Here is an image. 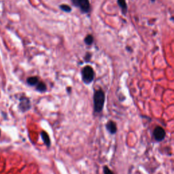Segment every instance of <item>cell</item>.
<instances>
[{
    "label": "cell",
    "mask_w": 174,
    "mask_h": 174,
    "mask_svg": "<svg viewBox=\"0 0 174 174\" xmlns=\"http://www.w3.org/2000/svg\"><path fill=\"white\" fill-rule=\"evenodd\" d=\"M36 90L40 93L46 92L47 90V87L46 84L43 82H39L36 85Z\"/></svg>",
    "instance_id": "cell-9"
},
{
    "label": "cell",
    "mask_w": 174,
    "mask_h": 174,
    "mask_svg": "<svg viewBox=\"0 0 174 174\" xmlns=\"http://www.w3.org/2000/svg\"><path fill=\"white\" fill-rule=\"evenodd\" d=\"M106 101L105 93L101 90H96L93 96V103H94V112L95 113H100L103 111L104 103Z\"/></svg>",
    "instance_id": "cell-1"
},
{
    "label": "cell",
    "mask_w": 174,
    "mask_h": 174,
    "mask_svg": "<svg viewBox=\"0 0 174 174\" xmlns=\"http://www.w3.org/2000/svg\"><path fill=\"white\" fill-rule=\"evenodd\" d=\"M118 4H119V7L121 9V11L122 12V14L124 15H126L127 12V4L126 3L125 0H118L117 1Z\"/></svg>",
    "instance_id": "cell-8"
},
{
    "label": "cell",
    "mask_w": 174,
    "mask_h": 174,
    "mask_svg": "<svg viewBox=\"0 0 174 174\" xmlns=\"http://www.w3.org/2000/svg\"><path fill=\"white\" fill-rule=\"evenodd\" d=\"M39 82V78L36 76L29 77L27 80V82L30 86H36Z\"/></svg>",
    "instance_id": "cell-10"
},
{
    "label": "cell",
    "mask_w": 174,
    "mask_h": 174,
    "mask_svg": "<svg viewBox=\"0 0 174 174\" xmlns=\"http://www.w3.org/2000/svg\"><path fill=\"white\" fill-rule=\"evenodd\" d=\"M153 136L155 140L158 141V142H160V141H162L165 138L166 132L163 127H160V126H157L154 129Z\"/></svg>",
    "instance_id": "cell-4"
},
{
    "label": "cell",
    "mask_w": 174,
    "mask_h": 174,
    "mask_svg": "<svg viewBox=\"0 0 174 174\" xmlns=\"http://www.w3.org/2000/svg\"><path fill=\"white\" fill-rule=\"evenodd\" d=\"M103 173L104 174H114V173L111 171L108 166H104L103 167Z\"/></svg>",
    "instance_id": "cell-13"
},
{
    "label": "cell",
    "mask_w": 174,
    "mask_h": 174,
    "mask_svg": "<svg viewBox=\"0 0 174 174\" xmlns=\"http://www.w3.org/2000/svg\"><path fill=\"white\" fill-rule=\"evenodd\" d=\"M0 135H1V131H0Z\"/></svg>",
    "instance_id": "cell-14"
},
{
    "label": "cell",
    "mask_w": 174,
    "mask_h": 174,
    "mask_svg": "<svg viewBox=\"0 0 174 174\" xmlns=\"http://www.w3.org/2000/svg\"><path fill=\"white\" fill-rule=\"evenodd\" d=\"M82 81L86 84H90L94 80L95 73L91 66L87 65L82 68L81 71Z\"/></svg>",
    "instance_id": "cell-2"
},
{
    "label": "cell",
    "mask_w": 174,
    "mask_h": 174,
    "mask_svg": "<svg viewBox=\"0 0 174 174\" xmlns=\"http://www.w3.org/2000/svg\"><path fill=\"white\" fill-rule=\"evenodd\" d=\"M72 4L76 7L79 8L83 13H89L90 9L89 0H71Z\"/></svg>",
    "instance_id": "cell-3"
},
{
    "label": "cell",
    "mask_w": 174,
    "mask_h": 174,
    "mask_svg": "<svg viewBox=\"0 0 174 174\" xmlns=\"http://www.w3.org/2000/svg\"><path fill=\"white\" fill-rule=\"evenodd\" d=\"M93 40H94V38H93V36L92 35H87L84 38V43L87 45H88V46H90L93 43Z\"/></svg>",
    "instance_id": "cell-11"
},
{
    "label": "cell",
    "mask_w": 174,
    "mask_h": 174,
    "mask_svg": "<svg viewBox=\"0 0 174 174\" xmlns=\"http://www.w3.org/2000/svg\"><path fill=\"white\" fill-rule=\"evenodd\" d=\"M59 8L65 12H70L71 11V8L67 4H61L59 6Z\"/></svg>",
    "instance_id": "cell-12"
},
{
    "label": "cell",
    "mask_w": 174,
    "mask_h": 174,
    "mask_svg": "<svg viewBox=\"0 0 174 174\" xmlns=\"http://www.w3.org/2000/svg\"><path fill=\"white\" fill-rule=\"evenodd\" d=\"M31 108V102L29 99L26 97H22L20 98L19 109L21 112H25Z\"/></svg>",
    "instance_id": "cell-5"
},
{
    "label": "cell",
    "mask_w": 174,
    "mask_h": 174,
    "mask_svg": "<svg viewBox=\"0 0 174 174\" xmlns=\"http://www.w3.org/2000/svg\"><path fill=\"white\" fill-rule=\"evenodd\" d=\"M41 138L45 145H46L48 148H50V146H51V141H50V137L47 132L45 131H42L41 132Z\"/></svg>",
    "instance_id": "cell-7"
},
{
    "label": "cell",
    "mask_w": 174,
    "mask_h": 174,
    "mask_svg": "<svg viewBox=\"0 0 174 174\" xmlns=\"http://www.w3.org/2000/svg\"><path fill=\"white\" fill-rule=\"evenodd\" d=\"M106 128L107 131H108L111 135L116 134L117 132L116 123L114 122L113 120H109L106 124Z\"/></svg>",
    "instance_id": "cell-6"
}]
</instances>
